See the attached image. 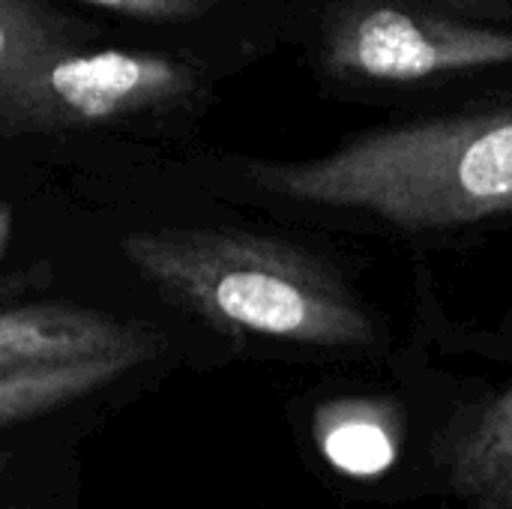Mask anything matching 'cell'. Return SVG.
Returning a JSON list of instances; mask_svg holds the SVG:
<instances>
[{
	"mask_svg": "<svg viewBox=\"0 0 512 509\" xmlns=\"http://www.w3.org/2000/svg\"><path fill=\"white\" fill-rule=\"evenodd\" d=\"M57 48L60 33L33 0H0V99L30 66Z\"/></svg>",
	"mask_w": 512,
	"mask_h": 509,
	"instance_id": "9c48e42d",
	"label": "cell"
},
{
	"mask_svg": "<svg viewBox=\"0 0 512 509\" xmlns=\"http://www.w3.org/2000/svg\"><path fill=\"white\" fill-rule=\"evenodd\" d=\"M111 354H156V336L96 309L39 303L0 309V372Z\"/></svg>",
	"mask_w": 512,
	"mask_h": 509,
	"instance_id": "5b68a950",
	"label": "cell"
},
{
	"mask_svg": "<svg viewBox=\"0 0 512 509\" xmlns=\"http://www.w3.org/2000/svg\"><path fill=\"white\" fill-rule=\"evenodd\" d=\"M198 72L174 57L102 48L51 51L0 99V129H72L189 99Z\"/></svg>",
	"mask_w": 512,
	"mask_h": 509,
	"instance_id": "277c9868",
	"label": "cell"
},
{
	"mask_svg": "<svg viewBox=\"0 0 512 509\" xmlns=\"http://www.w3.org/2000/svg\"><path fill=\"white\" fill-rule=\"evenodd\" d=\"M327 69L369 84H426L512 63V30L429 0H354L330 24Z\"/></svg>",
	"mask_w": 512,
	"mask_h": 509,
	"instance_id": "3957f363",
	"label": "cell"
},
{
	"mask_svg": "<svg viewBox=\"0 0 512 509\" xmlns=\"http://www.w3.org/2000/svg\"><path fill=\"white\" fill-rule=\"evenodd\" d=\"M315 441L342 474L375 477L399 456V414L381 399H339L318 408Z\"/></svg>",
	"mask_w": 512,
	"mask_h": 509,
	"instance_id": "ba28073f",
	"label": "cell"
},
{
	"mask_svg": "<svg viewBox=\"0 0 512 509\" xmlns=\"http://www.w3.org/2000/svg\"><path fill=\"white\" fill-rule=\"evenodd\" d=\"M96 6H108L126 15L153 18V21H174V18H192L204 12L207 0H87Z\"/></svg>",
	"mask_w": 512,
	"mask_h": 509,
	"instance_id": "30bf717a",
	"label": "cell"
},
{
	"mask_svg": "<svg viewBox=\"0 0 512 509\" xmlns=\"http://www.w3.org/2000/svg\"><path fill=\"white\" fill-rule=\"evenodd\" d=\"M270 195L396 228L465 225L512 210V105L363 135L291 165H252Z\"/></svg>",
	"mask_w": 512,
	"mask_h": 509,
	"instance_id": "6da1fadb",
	"label": "cell"
},
{
	"mask_svg": "<svg viewBox=\"0 0 512 509\" xmlns=\"http://www.w3.org/2000/svg\"><path fill=\"white\" fill-rule=\"evenodd\" d=\"M441 471L462 509H512V381L450 429Z\"/></svg>",
	"mask_w": 512,
	"mask_h": 509,
	"instance_id": "8992f818",
	"label": "cell"
},
{
	"mask_svg": "<svg viewBox=\"0 0 512 509\" xmlns=\"http://www.w3.org/2000/svg\"><path fill=\"white\" fill-rule=\"evenodd\" d=\"M9 231H12V213H9L6 204H0V255H3V249L9 243Z\"/></svg>",
	"mask_w": 512,
	"mask_h": 509,
	"instance_id": "8fae6325",
	"label": "cell"
},
{
	"mask_svg": "<svg viewBox=\"0 0 512 509\" xmlns=\"http://www.w3.org/2000/svg\"><path fill=\"white\" fill-rule=\"evenodd\" d=\"M129 264L165 297L228 333L309 348L369 351L381 330L315 255L246 231L165 228L123 240Z\"/></svg>",
	"mask_w": 512,
	"mask_h": 509,
	"instance_id": "7a4b0ae2",
	"label": "cell"
},
{
	"mask_svg": "<svg viewBox=\"0 0 512 509\" xmlns=\"http://www.w3.org/2000/svg\"><path fill=\"white\" fill-rule=\"evenodd\" d=\"M6 462H9V459H6V456H0V480H3V474H6Z\"/></svg>",
	"mask_w": 512,
	"mask_h": 509,
	"instance_id": "7c38bea8",
	"label": "cell"
},
{
	"mask_svg": "<svg viewBox=\"0 0 512 509\" xmlns=\"http://www.w3.org/2000/svg\"><path fill=\"white\" fill-rule=\"evenodd\" d=\"M144 360L147 354H111L6 369L0 372V429L78 402L114 384Z\"/></svg>",
	"mask_w": 512,
	"mask_h": 509,
	"instance_id": "52a82bcc",
	"label": "cell"
}]
</instances>
